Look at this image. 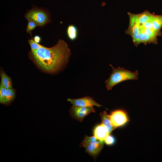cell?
Listing matches in <instances>:
<instances>
[{
  "mask_svg": "<svg viewBox=\"0 0 162 162\" xmlns=\"http://www.w3.org/2000/svg\"><path fill=\"white\" fill-rule=\"evenodd\" d=\"M104 142L108 145H112L114 143L115 140L113 137L109 135L105 139Z\"/></svg>",
  "mask_w": 162,
  "mask_h": 162,
  "instance_id": "obj_20",
  "label": "cell"
},
{
  "mask_svg": "<svg viewBox=\"0 0 162 162\" xmlns=\"http://www.w3.org/2000/svg\"><path fill=\"white\" fill-rule=\"evenodd\" d=\"M30 32L32 37V39L28 40V41L31 46V51H33L36 50L40 48L44 47V46L39 44L38 43H36L34 41V39H33V38H32V37L31 35L32 34L31 33V32Z\"/></svg>",
  "mask_w": 162,
  "mask_h": 162,
  "instance_id": "obj_17",
  "label": "cell"
},
{
  "mask_svg": "<svg viewBox=\"0 0 162 162\" xmlns=\"http://www.w3.org/2000/svg\"><path fill=\"white\" fill-rule=\"evenodd\" d=\"M28 24L26 28L27 32H31V31L34 29L38 25L34 22L31 21H28Z\"/></svg>",
  "mask_w": 162,
  "mask_h": 162,
  "instance_id": "obj_19",
  "label": "cell"
},
{
  "mask_svg": "<svg viewBox=\"0 0 162 162\" xmlns=\"http://www.w3.org/2000/svg\"><path fill=\"white\" fill-rule=\"evenodd\" d=\"M67 34L69 39L71 40H74L77 38L78 31L77 27L74 25L68 26L67 29Z\"/></svg>",
  "mask_w": 162,
  "mask_h": 162,
  "instance_id": "obj_14",
  "label": "cell"
},
{
  "mask_svg": "<svg viewBox=\"0 0 162 162\" xmlns=\"http://www.w3.org/2000/svg\"><path fill=\"white\" fill-rule=\"evenodd\" d=\"M104 141L97 139L94 136H86L83 140L82 145L86 152L92 156L98 154L103 148Z\"/></svg>",
  "mask_w": 162,
  "mask_h": 162,
  "instance_id": "obj_4",
  "label": "cell"
},
{
  "mask_svg": "<svg viewBox=\"0 0 162 162\" xmlns=\"http://www.w3.org/2000/svg\"><path fill=\"white\" fill-rule=\"evenodd\" d=\"M139 38L140 43H143L145 45L147 43H153L155 44H158V40L155 39L149 36L145 31L144 28L140 26Z\"/></svg>",
  "mask_w": 162,
  "mask_h": 162,
  "instance_id": "obj_9",
  "label": "cell"
},
{
  "mask_svg": "<svg viewBox=\"0 0 162 162\" xmlns=\"http://www.w3.org/2000/svg\"><path fill=\"white\" fill-rule=\"evenodd\" d=\"M67 100L70 102L73 105L81 106H96L98 107L102 105L97 103L93 98L86 96L84 97L75 99L68 98Z\"/></svg>",
  "mask_w": 162,
  "mask_h": 162,
  "instance_id": "obj_8",
  "label": "cell"
},
{
  "mask_svg": "<svg viewBox=\"0 0 162 162\" xmlns=\"http://www.w3.org/2000/svg\"><path fill=\"white\" fill-rule=\"evenodd\" d=\"M28 21L34 22L39 26H42L49 21L48 15L44 11L38 9H33L29 11L25 16Z\"/></svg>",
  "mask_w": 162,
  "mask_h": 162,
  "instance_id": "obj_5",
  "label": "cell"
},
{
  "mask_svg": "<svg viewBox=\"0 0 162 162\" xmlns=\"http://www.w3.org/2000/svg\"><path fill=\"white\" fill-rule=\"evenodd\" d=\"M15 97V91L13 89L9 88L7 89L6 93L3 101V104H8L14 99Z\"/></svg>",
  "mask_w": 162,
  "mask_h": 162,
  "instance_id": "obj_15",
  "label": "cell"
},
{
  "mask_svg": "<svg viewBox=\"0 0 162 162\" xmlns=\"http://www.w3.org/2000/svg\"><path fill=\"white\" fill-rule=\"evenodd\" d=\"M35 62L42 70L51 73L58 71L67 64L71 53L67 43L59 39L57 44L50 48L44 46L32 51Z\"/></svg>",
  "mask_w": 162,
  "mask_h": 162,
  "instance_id": "obj_1",
  "label": "cell"
},
{
  "mask_svg": "<svg viewBox=\"0 0 162 162\" xmlns=\"http://www.w3.org/2000/svg\"><path fill=\"white\" fill-rule=\"evenodd\" d=\"M34 40L35 42L38 43L40 41L41 38L40 36L38 35H36L34 37Z\"/></svg>",
  "mask_w": 162,
  "mask_h": 162,
  "instance_id": "obj_22",
  "label": "cell"
},
{
  "mask_svg": "<svg viewBox=\"0 0 162 162\" xmlns=\"http://www.w3.org/2000/svg\"><path fill=\"white\" fill-rule=\"evenodd\" d=\"M1 83L6 89L11 88L12 84L10 78L4 72H2L1 74Z\"/></svg>",
  "mask_w": 162,
  "mask_h": 162,
  "instance_id": "obj_16",
  "label": "cell"
},
{
  "mask_svg": "<svg viewBox=\"0 0 162 162\" xmlns=\"http://www.w3.org/2000/svg\"><path fill=\"white\" fill-rule=\"evenodd\" d=\"M129 17V24L125 33L131 36L134 46L137 47L140 44L139 38L140 26L136 18L135 14L128 13Z\"/></svg>",
  "mask_w": 162,
  "mask_h": 162,
  "instance_id": "obj_3",
  "label": "cell"
},
{
  "mask_svg": "<svg viewBox=\"0 0 162 162\" xmlns=\"http://www.w3.org/2000/svg\"><path fill=\"white\" fill-rule=\"evenodd\" d=\"M140 26H141L144 28H153L152 22V19L149 21L145 23Z\"/></svg>",
  "mask_w": 162,
  "mask_h": 162,
  "instance_id": "obj_21",
  "label": "cell"
},
{
  "mask_svg": "<svg viewBox=\"0 0 162 162\" xmlns=\"http://www.w3.org/2000/svg\"><path fill=\"white\" fill-rule=\"evenodd\" d=\"M152 22L154 29L161 35L162 32L160 29L162 27V15H153Z\"/></svg>",
  "mask_w": 162,
  "mask_h": 162,
  "instance_id": "obj_13",
  "label": "cell"
},
{
  "mask_svg": "<svg viewBox=\"0 0 162 162\" xmlns=\"http://www.w3.org/2000/svg\"><path fill=\"white\" fill-rule=\"evenodd\" d=\"M7 89L1 83L0 85V103L2 104L5 96Z\"/></svg>",
  "mask_w": 162,
  "mask_h": 162,
  "instance_id": "obj_18",
  "label": "cell"
},
{
  "mask_svg": "<svg viewBox=\"0 0 162 162\" xmlns=\"http://www.w3.org/2000/svg\"><path fill=\"white\" fill-rule=\"evenodd\" d=\"M153 15V14L147 10L142 13L135 14L136 18L140 26L151 20Z\"/></svg>",
  "mask_w": 162,
  "mask_h": 162,
  "instance_id": "obj_11",
  "label": "cell"
},
{
  "mask_svg": "<svg viewBox=\"0 0 162 162\" xmlns=\"http://www.w3.org/2000/svg\"><path fill=\"white\" fill-rule=\"evenodd\" d=\"M94 133V136L95 138L104 141L106 138L110 134L106 128L102 124L95 128Z\"/></svg>",
  "mask_w": 162,
  "mask_h": 162,
  "instance_id": "obj_10",
  "label": "cell"
},
{
  "mask_svg": "<svg viewBox=\"0 0 162 162\" xmlns=\"http://www.w3.org/2000/svg\"><path fill=\"white\" fill-rule=\"evenodd\" d=\"M101 120V123L107 128L108 133L110 134L116 128L111 124L110 117L106 111L100 113Z\"/></svg>",
  "mask_w": 162,
  "mask_h": 162,
  "instance_id": "obj_12",
  "label": "cell"
},
{
  "mask_svg": "<svg viewBox=\"0 0 162 162\" xmlns=\"http://www.w3.org/2000/svg\"><path fill=\"white\" fill-rule=\"evenodd\" d=\"M93 106H81L73 105L70 107L69 112L71 116L80 122L84 117L92 112H95Z\"/></svg>",
  "mask_w": 162,
  "mask_h": 162,
  "instance_id": "obj_6",
  "label": "cell"
},
{
  "mask_svg": "<svg viewBox=\"0 0 162 162\" xmlns=\"http://www.w3.org/2000/svg\"><path fill=\"white\" fill-rule=\"evenodd\" d=\"M109 116L111 124L116 128L124 125L129 121L126 113L122 110H118L112 112Z\"/></svg>",
  "mask_w": 162,
  "mask_h": 162,
  "instance_id": "obj_7",
  "label": "cell"
},
{
  "mask_svg": "<svg viewBox=\"0 0 162 162\" xmlns=\"http://www.w3.org/2000/svg\"><path fill=\"white\" fill-rule=\"evenodd\" d=\"M110 65L112 68V72L109 78L105 81L106 87L108 90H111L114 86L124 81L138 80V72L137 70L132 72L123 68L119 67L115 68L111 64Z\"/></svg>",
  "mask_w": 162,
  "mask_h": 162,
  "instance_id": "obj_2",
  "label": "cell"
}]
</instances>
